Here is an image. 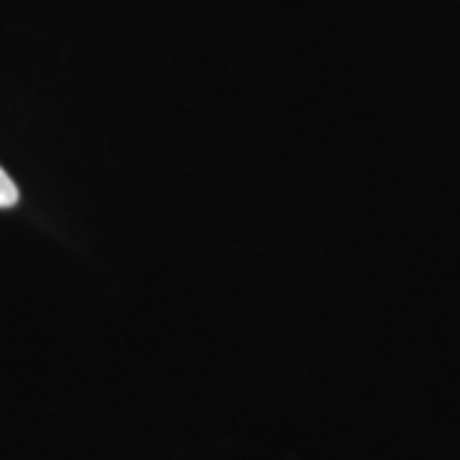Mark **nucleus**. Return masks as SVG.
Returning <instances> with one entry per match:
<instances>
[{
    "instance_id": "nucleus-1",
    "label": "nucleus",
    "mask_w": 460,
    "mask_h": 460,
    "mask_svg": "<svg viewBox=\"0 0 460 460\" xmlns=\"http://www.w3.org/2000/svg\"><path fill=\"white\" fill-rule=\"evenodd\" d=\"M18 187L16 181L11 180L8 174H5V169L0 166V208H13L18 205Z\"/></svg>"
}]
</instances>
